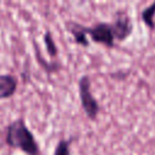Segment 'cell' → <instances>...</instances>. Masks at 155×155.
Listing matches in <instances>:
<instances>
[{
    "mask_svg": "<svg viewBox=\"0 0 155 155\" xmlns=\"http://www.w3.org/2000/svg\"><path fill=\"white\" fill-rule=\"evenodd\" d=\"M6 143L11 148L19 149L28 155L40 154L39 144L22 117L16 119L8 124L6 131Z\"/></svg>",
    "mask_w": 155,
    "mask_h": 155,
    "instance_id": "cell-1",
    "label": "cell"
},
{
    "mask_svg": "<svg viewBox=\"0 0 155 155\" xmlns=\"http://www.w3.org/2000/svg\"><path fill=\"white\" fill-rule=\"evenodd\" d=\"M69 31L71 33V35L74 36V41L78 45H81L84 47H88L90 46V41L87 39V35L85 34V31L82 30L81 24H76V23H69Z\"/></svg>",
    "mask_w": 155,
    "mask_h": 155,
    "instance_id": "cell-6",
    "label": "cell"
},
{
    "mask_svg": "<svg viewBox=\"0 0 155 155\" xmlns=\"http://www.w3.org/2000/svg\"><path fill=\"white\" fill-rule=\"evenodd\" d=\"M114 39L117 41H124L126 40L133 31V24L127 13L124 12H117L113 23H110Z\"/></svg>",
    "mask_w": 155,
    "mask_h": 155,
    "instance_id": "cell-4",
    "label": "cell"
},
{
    "mask_svg": "<svg viewBox=\"0 0 155 155\" xmlns=\"http://www.w3.org/2000/svg\"><path fill=\"white\" fill-rule=\"evenodd\" d=\"M82 27V30L85 34L90 35L91 40L96 44H102L107 47H114L115 46V39L113 34V29L110 23L107 22H98L92 27Z\"/></svg>",
    "mask_w": 155,
    "mask_h": 155,
    "instance_id": "cell-3",
    "label": "cell"
},
{
    "mask_svg": "<svg viewBox=\"0 0 155 155\" xmlns=\"http://www.w3.org/2000/svg\"><path fill=\"white\" fill-rule=\"evenodd\" d=\"M44 44H45V47H46V51L48 53L50 57H56L58 54V48H57V45L52 38V34L50 30H46L45 34H44Z\"/></svg>",
    "mask_w": 155,
    "mask_h": 155,
    "instance_id": "cell-8",
    "label": "cell"
},
{
    "mask_svg": "<svg viewBox=\"0 0 155 155\" xmlns=\"http://www.w3.org/2000/svg\"><path fill=\"white\" fill-rule=\"evenodd\" d=\"M17 78L11 74H0V99L10 98L17 91Z\"/></svg>",
    "mask_w": 155,
    "mask_h": 155,
    "instance_id": "cell-5",
    "label": "cell"
},
{
    "mask_svg": "<svg viewBox=\"0 0 155 155\" xmlns=\"http://www.w3.org/2000/svg\"><path fill=\"white\" fill-rule=\"evenodd\" d=\"M73 138L69 139H61L56 148H54V153L53 155H70V144H71Z\"/></svg>",
    "mask_w": 155,
    "mask_h": 155,
    "instance_id": "cell-9",
    "label": "cell"
},
{
    "mask_svg": "<svg viewBox=\"0 0 155 155\" xmlns=\"http://www.w3.org/2000/svg\"><path fill=\"white\" fill-rule=\"evenodd\" d=\"M155 1L151 2L149 6H147L145 8L142 10L140 12V19L142 22L150 29V30H154L155 29Z\"/></svg>",
    "mask_w": 155,
    "mask_h": 155,
    "instance_id": "cell-7",
    "label": "cell"
},
{
    "mask_svg": "<svg viewBox=\"0 0 155 155\" xmlns=\"http://www.w3.org/2000/svg\"><path fill=\"white\" fill-rule=\"evenodd\" d=\"M78 88H79V97L81 102V107L86 116L94 121L99 114L101 107L98 101L93 97L91 92V79L88 75H82L78 81Z\"/></svg>",
    "mask_w": 155,
    "mask_h": 155,
    "instance_id": "cell-2",
    "label": "cell"
}]
</instances>
